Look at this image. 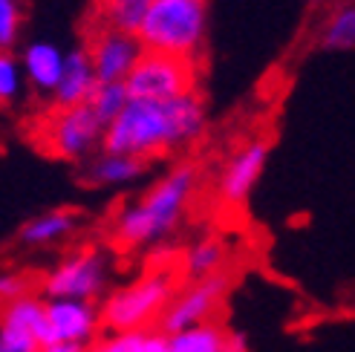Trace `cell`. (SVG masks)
Listing matches in <instances>:
<instances>
[{
  "mask_svg": "<svg viewBox=\"0 0 355 352\" xmlns=\"http://www.w3.org/2000/svg\"><path fill=\"white\" fill-rule=\"evenodd\" d=\"M205 101L188 93L171 101H128L104 127L101 150L150 162L193 145L205 133Z\"/></svg>",
  "mask_w": 355,
  "mask_h": 352,
  "instance_id": "obj_1",
  "label": "cell"
},
{
  "mask_svg": "<svg viewBox=\"0 0 355 352\" xmlns=\"http://www.w3.org/2000/svg\"><path fill=\"white\" fill-rule=\"evenodd\" d=\"M193 188H197V168L188 162L171 168L139 202L119 211L113 222L116 243L136 249V245H148L168 237L176 222L182 220Z\"/></svg>",
  "mask_w": 355,
  "mask_h": 352,
  "instance_id": "obj_2",
  "label": "cell"
},
{
  "mask_svg": "<svg viewBox=\"0 0 355 352\" xmlns=\"http://www.w3.org/2000/svg\"><path fill=\"white\" fill-rule=\"evenodd\" d=\"M208 35V0H153L136 29L141 49L197 61Z\"/></svg>",
  "mask_w": 355,
  "mask_h": 352,
  "instance_id": "obj_3",
  "label": "cell"
},
{
  "mask_svg": "<svg viewBox=\"0 0 355 352\" xmlns=\"http://www.w3.org/2000/svg\"><path fill=\"white\" fill-rule=\"evenodd\" d=\"M173 294H176L173 272L156 269V272H148L145 277L133 280V283L116 289L104 301L98 318L113 335L148 329L153 321L162 318V312L173 301Z\"/></svg>",
  "mask_w": 355,
  "mask_h": 352,
  "instance_id": "obj_4",
  "label": "cell"
},
{
  "mask_svg": "<svg viewBox=\"0 0 355 352\" xmlns=\"http://www.w3.org/2000/svg\"><path fill=\"white\" fill-rule=\"evenodd\" d=\"M200 67L197 61L141 52V58L124 78V90L130 101H171L188 93H197Z\"/></svg>",
  "mask_w": 355,
  "mask_h": 352,
  "instance_id": "obj_5",
  "label": "cell"
},
{
  "mask_svg": "<svg viewBox=\"0 0 355 352\" xmlns=\"http://www.w3.org/2000/svg\"><path fill=\"white\" fill-rule=\"evenodd\" d=\"M107 286V257L98 249H81L64 257L44 277L46 301H87L93 303Z\"/></svg>",
  "mask_w": 355,
  "mask_h": 352,
  "instance_id": "obj_6",
  "label": "cell"
},
{
  "mask_svg": "<svg viewBox=\"0 0 355 352\" xmlns=\"http://www.w3.org/2000/svg\"><path fill=\"white\" fill-rule=\"evenodd\" d=\"M101 136H104V125L93 116L87 104L64 107V110H55V116L46 121L44 148L52 156H58V159L81 162L101 150Z\"/></svg>",
  "mask_w": 355,
  "mask_h": 352,
  "instance_id": "obj_7",
  "label": "cell"
},
{
  "mask_svg": "<svg viewBox=\"0 0 355 352\" xmlns=\"http://www.w3.org/2000/svg\"><path fill=\"white\" fill-rule=\"evenodd\" d=\"M225 289H228V277L214 274V277H205V280H193L188 289L173 294V301L162 312V318H159L162 335H176V332L211 324L208 318L220 306Z\"/></svg>",
  "mask_w": 355,
  "mask_h": 352,
  "instance_id": "obj_8",
  "label": "cell"
},
{
  "mask_svg": "<svg viewBox=\"0 0 355 352\" xmlns=\"http://www.w3.org/2000/svg\"><path fill=\"white\" fill-rule=\"evenodd\" d=\"M0 346L6 352H41L44 346H52L41 297L24 294L3 306L0 312Z\"/></svg>",
  "mask_w": 355,
  "mask_h": 352,
  "instance_id": "obj_9",
  "label": "cell"
},
{
  "mask_svg": "<svg viewBox=\"0 0 355 352\" xmlns=\"http://www.w3.org/2000/svg\"><path fill=\"white\" fill-rule=\"evenodd\" d=\"M90 55L93 73L98 84H124L130 69L141 58V44L136 35L116 32V29H101L90 38V46H84Z\"/></svg>",
  "mask_w": 355,
  "mask_h": 352,
  "instance_id": "obj_10",
  "label": "cell"
},
{
  "mask_svg": "<svg viewBox=\"0 0 355 352\" xmlns=\"http://www.w3.org/2000/svg\"><path fill=\"white\" fill-rule=\"evenodd\" d=\"M44 315H46V329L52 344L81 346V349L87 341L96 338L101 324L98 309L87 301H46Z\"/></svg>",
  "mask_w": 355,
  "mask_h": 352,
  "instance_id": "obj_11",
  "label": "cell"
},
{
  "mask_svg": "<svg viewBox=\"0 0 355 352\" xmlns=\"http://www.w3.org/2000/svg\"><path fill=\"white\" fill-rule=\"evenodd\" d=\"M269 159V142L254 139V142L243 145L232 159H228L223 176H220V197L228 205H240L245 202V197L252 193V188L257 185L260 173Z\"/></svg>",
  "mask_w": 355,
  "mask_h": 352,
  "instance_id": "obj_12",
  "label": "cell"
},
{
  "mask_svg": "<svg viewBox=\"0 0 355 352\" xmlns=\"http://www.w3.org/2000/svg\"><path fill=\"white\" fill-rule=\"evenodd\" d=\"M64 55L67 52L52 41H32L24 46L17 64H21V73L26 78V84L38 96L52 98V93H55V87L61 81V73H64Z\"/></svg>",
  "mask_w": 355,
  "mask_h": 352,
  "instance_id": "obj_13",
  "label": "cell"
},
{
  "mask_svg": "<svg viewBox=\"0 0 355 352\" xmlns=\"http://www.w3.org/2000/svg\"><path fill=\"white\" fill-rule=\"evenodd\" d=\"M96 73H93V64H90V55L87 49L78 46V49H69L64 55V73H61V81L52 93V101L55 107L64 110V107H81V104L90 101L93 90H96Z\"/></svg>",
  "mask_w": 355,
  "mask_h": 352,
  "instance_id": "obj_14",
  "label": "cell"
},
{
  "mask_svg": "<svg viewBox=\"0 0 355 352\" xmlns=\"http://www.w3.org/2000/svg\"><path fill=\"white\" fill-rule=\"evenodd\" d=\"M148 170V162L133 159V156H119V153H93L84 165V179L93 188H113V185H128L136 182L141 173Z\"/></svg>",
  "mask_w": 355,
  "mask_h": 352,
  "instance_id": "obj_15",
  "label": "cell"
},
{
  "mask_svg": "<svg viewBox=\"0 0 355 352\" xmlns=\"http://www.w3.org/2000/svg\"><path fill=\"white\" fill-rule=\"evenodd\" d=\"M78 228V214L69 208H52V211H44V214L32 217L21 225L17 231V240L29 249H41V245H52L64 237H69Z\"/></svg>",
  "mask_w": 355,
  "mask_h": 352,
  "instance_id": "obj_16",
  "label": "cell"
},
{
  "mask_svg": "<svg viewBox=\"0 0 355 352\" xmlns=\"http://www.w3.org/2000/svg\"><path fill=\"white\" fill-rule=\"evenodd\" d=\"M153 0H96V15L101 29H116L136 35Z\"/></svg>",
  "mask_w": 355,
  "mask_h": 352,
  "instance_id": "obj_17",
  "label": "cell"
},
{
  "mask_svg": "<svg viewBox=\"0 0 355 352\" xmlns=\"http://www.w3.org/2000/svg\"><path fill=\"white\" fill-rule=\"evenodd\" d=\"M225 263V243L220 237H202L200 243H193L185 254V274L193 280H205L220 274Z\"/></svg>",
  "mask_w": 355,
  "mask_h": 352,
  "instance_id": "obj_18",
  "label": "cell"
},
{
  "mask_svg": "<svg viewBox=\"0 0 355 352\" xmlns=\"http://www.w3.org/2000/svg\"><path fill=\"white\" fill-rule=\"evenodd\" d=\"M321 46L327 52H349L355 49V0L338 6L321 29Z\"/></svg>",
  "mask_w": 355,
  "mask_h": 352,
  "instance_id": "obj_19",
  "label": "cell"
},
{
  "mask_svg": "<svg viewBox=\"0 0 355 352\" xmlns=\"http://www.w3.org/2000/svg\"><path fill=\"white\" fill-rule=\"evenodd\" d=\"M168 338V352H225V332L214 324H202Z\"/></svg>",
  "mask_w": 355,
  "mask_h": 352,
  "instance_id": "obj_20",
  "label": "cell"
},
{
  "mask_svg": "<svg viewBox=\"0 0 355 352\" xmlns=\"http://www.w3.org/2000/svg\"><path fill=\"white\" fill-rule=\"evenodd\" d=\"M96 352H168V338L162 332L139 329V332H121L101 341Z\"/></svg>",
  "mask_w": 355,
  "mask_h": 352,
  "instance_id": "obj_21",
  "label": "cell"
},
{
  "mask_svg": "<svg viewBox=\"0 0 355 352\" xmlns=\"http://www.w3.org/2000/svg\"><path fill=\"white\" fill-rule=\"evenodd\" d=\"M128 90H124V84H96V90L87 101V107L93 110V116L101 121L104 127L110 125V121L124 110V104H128Z\"/></svg>",
  "mask_w": 355,
  "mask_h": 352,
  "instance_id": "obj_22",
  "label": "cell"
},
{
  "mask_svg": "<svg viewBox=\"0 0 355 352\" xmlns=\"http://www.w3.org/2000/svg\"><path fill=\"white\" fill-rule=\"evenodd\" d=\"M26 78L12 52H0V107H9L24 96Z\"/></svg>",
  "mask_w": 355,
  "mask_h": 352,
  "instance_id": "obj_23",
  "label": "cell"
},
{
  "mask_svg": "<svg viewBox=\"0 0 355 352\" xmlns=\"http://www.w3.org/2000/svg\"><path fill=\"white\" fill-rule=\"evenodd\" d=\"M24 3L21 0H0V52H12L21 41Z\"/></svg>",
  "mask_w": 355,
  "mask_h": 352,
  "instance_id": "obj_24",
  "label": "cell"
},
{
  "mask_svg": "<svg viewBox=\"0 0 355 352\" xmlns=\"http://www.w3.org/2000/svg\"><path fill=\"white\" fill-rule=\"evenodd\" d=\"M29 294V280L21 272H0V306Z\"/></svg>",
  "mask_w": 355,
  "mask_h": 352,
  "instance_id": "obj_25",
  "label": "cell"
},
{
  "mask_svg": "<svg viewBox=\"0 0 355 352\" xmlns=\"http://www.w3.org/2000/svg\"><path fill=\"white\" fill-rule=\"evenodd\" d=\"M225 352H248L245 335H240V332H225Z\"/></svg>",
  "mask_w": 355,
  "mask_h": 352,
  "instance_id": "obj_26",
  "label": "cell"
},
{
  "mask_svg": "<svg viewBox=\"0 0 355 352\" xmlns=\"http://www.w3.org/2000/svg\"><path fill=\"white\" fill-rule=\"evenodd\" d=\"M41 352H84L81 346H64V344H52V346H44Z\"/></svg>",
  "mask_w": 355,
  "mask_h": 352,
  "instance_id": "obj_27",
  "label": "cell"
},
{
  "mask_svg": "<svg viewBox=\"0 0 355 352\" xmlns=\"http://www.w3.org/2000/svg\"><path fill=\"white\" fill-rule=\"evenodd\" d=\"M0 352H6V349H3V346H0Z\"/></svg>",
  "mask_w": 355,
  "mask_h": 352,
  "instance_id": "obj_28",
  "label": "cell"
},
{
  "mask_svg": "<svg viewBox=\"0 0 355 352\" xmlns=\"http://www.w3.org/2000/svg\"><path fill=\"white\" fill-rule=\"evenodd\" d=\"M93 352H96V349H93Z\"/></svg>",
  "mask_w": 355,
  "mask_h": 352,
  "instance_id": "obj_29",
  "label": "cell"
}]
</instances>
